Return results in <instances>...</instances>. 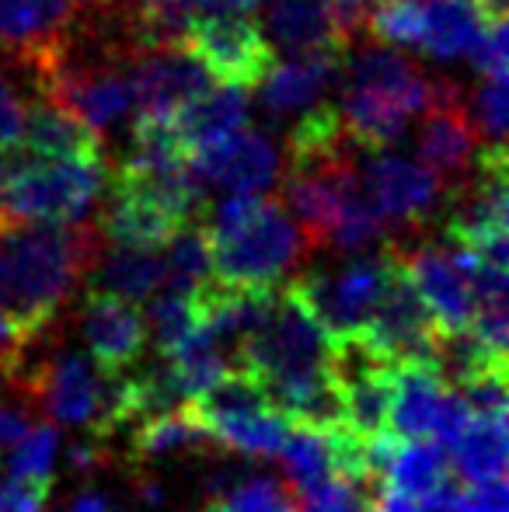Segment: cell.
I'll use <instances>...</instances> for the list:
<instances>
[{
    "instance_id": "obj_1",
    "label": "cell",
    "mask_w": 509,
    "mask_h": 512,
    "mask_svg": "<svg viewBox=\"0 0 509 512\" xmlns=\"http://www.w3.org/2000/svg\"><path fill=\"white\" fill-rule=\"evenodd\" d=\"M102 248L98 227L28 223L0 216V310L39 338L74 290L91 276Z\"/></svg>"
},
{
    "instance_id": "obj_2",
    "label": "cell",
    "mask_w": 509,
    "mask_h": 512,
    "mask_svg": "<svg viewBox=\"0 0 509 512\" xmlns=\"http://www.w3.org/2000/svg\"><path fill=\"white\" fill-rule=\"evenodd\" d=\"M105 185L109 199L98 216V234L119 248L161 251L185 223L203 220L210 209L206 185L192 175L185 157H123Z\"/></svg>"
},
{
    "instance_id": "obj_3",
    "label": "cell",
    "mask_w": 509,
    "mask_h": 512,
    "mask_svg": "<svg viewBox=\"0 0 509 512\" xmlns=\"http://www.w3.org/2000/svg\"><path fill=\"white\" fill-rule=\"evenodd\" d=\"M213 279L245 290H279L293 269L304 262L307 237L276 199L227 196L206 209Z\"/></svg>"
},
{
    "instance_id": "obj_4",
    "label": "cell",
    "mask_w": 509,
    "mask_h": 512,
    "mask_svg": "<svg viewBox=\"0 0 509 512\" xmlns=\"http://www.w3.org/2000/svg\"><path fill=\"white\" fill-rule=\"evenodd\" d=\"M339 119L356 150H387L405 136L408 122L422 115L440 77H426L401 49L370 42L342 56Z\"/></svg>"
},
{
    "instance_id": "obj_5",
    "label": "cell",
    "mask_w": 509,
    "mask_h": 512,
    "mask_svg": "<svg viewBox=\"0 0 509 512\" xmlns=\"http://www.w3.org/2000/svg\"><path fill=\"white\" fill-rule=\"evenodd\" d=\"M105 157H60V161H21L0 199V216L28 223L70 227L88 216L105 192Z\"/></svg>"
},
{
    "instance_id": "obj_6",
    "label": "cell",
    "mask_w": 509,
    "mask_h": 512,
    "mask_svg": "<svg viewBox=\"0 0 509 512\" xmlns=\"http://www.w3.org/2000/svg\"><path fill=\"white\" fill-rule=\"evenodd\" d=\"M203 425L206 439L227 446L245 457L272 460L279 457L286 436H290V422L269 405L262 387L255 384L248 373L227 370L217 384L199 398L185 401Z\"/></svg>"
},
{
    "instance_id": "obj_7",
    "label": "cell",
    "mask_w": 509,
    "mask_h": 512,
    "mask_svg": "<svg viewBox=\"0 0 509 512\" xmlns=\"http://www.w3.org/2000/svg\"><path fill=\"white\" fill-rule=\"evenodd\" d=\"M398 272V255H353L335 272H304L293 279L318 321L328 328L335 342H353L367 331L370 317L381 304L387 283Z\"/></svg>"
},
{
    "instance_id": "obj_8",
    "label": "cell",
    "mask_w": 509,
    "mask_h": 512,
    "mask_svg": "<svg viewBox=\"0 0 509 512\" xmlns=\"http://www.w3.org/2000/svg\"><path fill=\"white\" fill-rule=\"evenodd\" d=\"M182 49L224 88L255 91L276 63V49L255 21L241 14H196L182 32Z\"/></svg>"
},
{
    "instance_id": "obj_9",
    "label": "cell",
    "mask_w": 509,
    "mask_h": 512,
    "mask_svg": "<svg viewBox=\"0 0 509 512\" xmlns=\"http://www.w3.org/2000/svg\"><path fill=\"white\" fill-rule=\"evenodd\" d=\"M353 342L367 345L384 363H412V359H436L440 363L443 335L436 331L433 317H429L422 297L415 293L412 279L401 269V258L398 272L387 283L381 304L370 317L367 331L360 338H353Z\"/></svg>"
},
{
    "instance_id": "obj_10",
    "label": "cell",
    "mask_w": 509,
    "mask_h": 512,
    "mask_svg": "<svg viewBox=\"0 0 509 512\" xmlns=\"http://www.w3.org/2000/svg\"><path fill=\"white\" fill-rule=\"evenodd\" d=\"M360 154V185L384 223L419 227L447 196V185L426 164L387 154V150H360Z\"/></svg>"
},
{
    "instance_id": "obj_11",
    "label": "cell",
    "mask_w": 509,
    "mask_h": 512,
    "mask_svg": "<svg viewBox=\"0 0 509 512\" xmlns=\"http://www.w3.org/2000/svg\"><path fill=\"white\" fill-rule=\"evenodd\" d=\"M415 154H419V164H426L447 189H454V182L461 185L468 178V168L475 164L478 154V129L471 126L468 102L461 98L457 84H436L433 102L422 112Z\"/></svg>"
},
{
    "instance_id": "obj_12",
    "label": "cell",
    "mask_w": 509,
    "mask_h": 512,
    "mask_svg": "<svg viewBox=\"0 0 509 512\" xmlns=\"http://www.w3.org/2000/svg\"><path fill=\"white\" fill-rule=\"evenodd\" d=\"M401 258V269L412 279L415 293L422 297L429 317L443 342L461 335L475 317V293H471L468 272H464L457 251L447 241L440 244H419Z\"/></svg>"
},
{
    "instance_id": "obj_13",
    "label": "cell",
    "mask_w": 509,
    "mask_h": 512,
    "mask_svg": "<svg viewBox=\"0 0 509 512\" xmlns=\"http://www.w3.org/2000/svg\"><path fill=\"white\" fill-rule=\"evenodd\" d=\"M81 21V0H0V56L32 77Z\"/></svg>"
},
{
    "instance_id": "obj_14",
    "label": "cell",
    "mask_w": 509,
    "mask_h": 512,
    "mask_svg": "<svg viewBox=\"0 0 509 512\" xmlns=\"http://www.w3.org/2000/svg\"><path fill=\"white\" fill-rule=\"evenodd\" d=\"M189 168L210 189L231 192V196H255L276 182L279 150L265 133L245 126L189 154Z\"/></svg>"
},
{
    "instance_id": "obj_15",
    "label": "cell",
    "mask_w": 509,
    "mask_h": 512,
    "mask_svg": "<svg viewBox=\"0 0 509 512\" xmlns=\"http://www.w3.org/2000/svg\"><path fill=\"white\" fill-rule=\"evenodd\" d=\"M81 335L91 359L105 373H126L143 359L147 349V317L136 300L91 286L81 304Z\"/></svg>"
},
{
    "instance_id": "obj_16",
    "label": "cell",
    "mask_w": 509,
    "mask_h": 512,
    "mask_svg": "<svg viewBox=\"0 0 509 512\" xmlns=\"http://www.w3.org/2000/svg\"><path fill=\"white\" fill-rule=\"evenodd\" d=\"M210 88V74L182 46H147L133 60V115L175 119L185 102Z\"/></svg>"
},
{
    "instance_id": "obj_17",
    "label": "cell",
    "mask_w": 509,
    "mask_h": 512,
    "mask_svg": "<svg viewBox=\"0 0 509 512\" xmlns=\"http://www.w3.org/2000/svg\"><path fill=\"white\" fill-rule=\"evenodd\" d=\"M339 49H311V53H293L283 63H272L265 81L258 84V105L269 122H286L304 108L318 105L342 74Z\"/></svg>"
},
{
    "instance_id": "obj_18",
    "label": "cell",
    "mask_w": 509,
    "mask_h": 512,
    "mask_svg": "<svg viewBox=\"0 0 509 512\" xmlns=\"http://www.w3.org/2000/svg\"><path fill=\"white\" fill-rule=\"evenodd\" d=\"M447 373L436 359H412L394 363L391 370V401H387V432L401 439L433 436L436 411L447 398Z\"/></svg>"
},
{
    "instance_id": "obj_19",
    "label": "cell",
    "mask_w": 509,
    "mask_h": 512,
    "mask_svg": "<svg viewBox=\"0 0 509 512\" xmlns=\"http://www.w3.org/2000/svg\"><path fill=\"white\" fill-rule=\"evenodd\" d=\"M21 161H60V157H105L102 133L84 126L67 108L46 102H28L21 136L14 143Z\"/></svg>"
},
{
    "instance_id": "obj_20",
    "label": "cell",
    "mask_w": 509,
    "mask_h": 512,
    "mask_svg": "<svg viewBox=\"0 0 509 512\" xmlns=\"http://www.w3.org/2000/svg\"><path fill=\"white\" fill-rule=\"evenodd\" d=\"M248 108H252L248 91L224 88V84H220V88H206L203 95L185 102L175 112L171 126H175V136L185 154H196V150H203V147H210V143L245 129Z\"/></svg>"
},
{
    "instance_id": "obj_21",
    "label": "cell",
    "mask_w": 509,
    "mask_h": 512,
    "mask_svg": "<svg viewBox=\"0 0 509 512\" xmlns=\"http://www.w3.org/2000/svg\"><path fill=\"white\" fill-rule=\"evenodd\" d=\"M262 35L272 49L286 53H311V49H346L339 46V35L332 25L328 0H262Z\"/></svg>"
},
{
    "instance_id": "obj_22",
    "label": "cell",
    "mask_w": 509,
    "mask_h": 512,
    "mask_svg": "<svg viewBox=\"0 0 509 512\" xmlns=\"http://www.w3.org/2000/svg\"><path fill=\"white\" fill-rule=\"evenodd\" d=\"M489 21L492 18L475 4V0H429L419 53L436 63L468 56Z\"/></svg>"
},
{
    "instance_id": "obj_23",
    "label": "cell",
    "mask_w": 509,
    "mask_h": 512,
    "mask_svg": "<svg viewBox=\"0 0 509 512\" xmlns=\"http://www.w3.org/2000/svg\"><path fill=\"white\" fill-rule=\"evenodd\" d=\"M454 467L464 481H506L509 429L506 415H471L468 429L454 443Z\"/></svg>"
},
{
    "instance_id": "obj_24",
    "label": "cell",
    "mask_w": 509,
    "mask_h": 512,
    "mask_svg": "<svg viewBox=\"0 0 509 512\" xmlns=\"http://www.w3.org/2000/svg\"><path fill=\"white\" fill-rule=\"evenodd\" d=\"M91 269H95V286L126 300H147L157 290H164V265L157 251L109 244L105 251L98 248Z\"/></svg>"
},
{
    "instance_id": "obj_25",
    "label": "cell",
    "mask_w": 509,
    "mask_h": 512,
    "mask_svg": "<svg viewBox=\"0 0 509 512\" xmlns=\"http://www.w3.org/2000/svg\"><path fill=\"white\" fill-rule=\"evenodd\" d=\"M203 443H206V432L196 422L189 405L140 418L136 429L129 432V453H133V460H161L178 450H189V446H203Z\"/></svg>"
},
{
    "instance_id": "obj_26",
    "label": "cell",
    "mask_w": 509,
    "mask_h": 512,
    "mask_svg": "<svg viewBox=\"0 0 509 512\" xmlns=\"http://www.w3.org/2000/svg\"><path fill=\"white\" fill-rule=\"evenodd\" d=\"M164 290L168 293H192L199 286H206L213 279V265H210V241H206V227L203 220L185 223L168 244H164Z\"/></svg>"
},
{
    "instance_id": "obj_27",
    "label": "cell",
    "mask_w": 509,
    "mask_h": 512,
    "mask_svg": "<svg viewBox=\"0 0 509 512\" xmlns=\"http://www.w3.org/2000/svg\"><path fill=\"white\" fill-rule=\"evenodd\" d=\"M279 457H283V471H286V481H290L293 495L307 492V488L332 478L328 439H325V432L314 429V425H290V436H286Z\"/></svg>"
},
{
    "instance_id": "obj_28",
    "label": "cell",
    "mask_w": 509,
    "mask_h": 512,
    "mask_svg": "<svg viewBox=\"0 0 509 512\" xmlns=\"http://www.w3.org/2000/svg\"><path fill=\"white\" fill-rule=\"evenodd\" d=\"M56 429L53 425H28L11 446V478L25 485L53 492V464H56Z\"/></svg>"
},
{
    "instance_id": "obj_29",
    "label": "cell",
    "mask_w": 509,
    "mask_h": 512,
    "mask_svg": "<svg viewBox=\"0 0 509 512\" xmlns=\"http://www.w3.org/2000/svg\"><path fill=\"white\" fill-rule=\"evenodd\" d=\"M196 328H199L196 307H192V297H185V293L164 290L147 314V335H154V345H157V352H161V359H168Z\"/></svg>"
},
{
    "instance_id": "obj_30",
    "label": "cell",
    "mask_w": 509,
    "mask_h": 512,
    "mask_svg": "<svg viewBox=\"0 0 509 512\" xmlns=\"http://www.w3.org/2000/svg\"><path fill=\"white\" fill-rule=\"evenodd\" d=\"M422 28H426V4H419V0H381V7L370 18L367 35L394 49H419Z\"/></svg>"
},
{
    "instance_id": "obj_31",
    "label": "cell",
    "mask_w": 509,
    "mask_h": 512,
    "mask_svg": "<svg viewBox=\"0 0 509 512\" xmlns=\"http://www.w3.org/2000/svg\"><path fill=\"white\" fill-rule=\"evenodd\" d=\"M220 512H297V495L272 478H252L227 495Z\"/></svg>"
},
{
    "instance_id": "obj_32",
    "label": "cell",
    "mask_w": 509,
    "mask_h": 512,
    "mask_svg": "<svg viewBox=\"0 0 509 512\" xmlns=\"http://www.w3.org/2000/svg\"><path fill=\"white\" fill-rule=\"evenodd\" d=\"M471 126L489 143H503L506 136V77H482L468 105Z\"/></svg>"
},
{
    "instance_id": "obj_33",
    "label": "cell",
    "mask_w": 509,
    "mask_h": 512,
    "mask_svg": "<svg viewBox=\"0 0 509 512\" xmlns=\"http://www.w3.org/2000/svg\"><path fill=\"white\" fill-rule=\"evenodd\" d=\"M367 509V495L360 492V485L349 481L328 478L321 485L300 492L297 512H363Z\"/></svg>"
},
{
    "instance_id": "obj_34",
    "label": "cell",
    "mask_w": 509,
    "mask_h": 512,
    "mask_svg": "<svg viewBox=\"0 0 509 512\" xmlns=\"http://www.w3.org/2000/svg\"><path fill=\"white\" fill-rule=\"evenodd\" d=\"M328 7H332V25L335 35H339V46L353 49L356 42L367 39L370 18L381 7V0H328Z\"/></svg>"
},
{
    "instance_id": "obj_35",
    "label": "cell",
    "mask_w": 509,
    "mask_h": 512,
    "mask_svg": "<svg viewBox=\"0 0 509 512\" xmlns=\"http://www.w3.org/2000/svg\"><path fill=\"white\" fill-rule=\"evenodd\" d=\"M506 18L499 21H489L485 32L478 35L475 49H471V63L482 77H506V63H509V53H506Z\"/></svg>"
},
{
    "instance_id": "obj_36",
    "label": "cell",
    "mask_w": 509,
    "mask_h": 512,
    "mask_svg": "<svg viewBox=\"0 0 509 512\" xmlns=\"http://www.w3.org/2000/svg\"><path fill=\"white\" fill-rule=\"evenodd\" d=\"M35 342V335H28L21 324H14L11 317L0 310V373H11L18 377L21 366H25L28 345Z\"/></svg>"
},
{
    "instance_id": "obj_37",
    "label": "cell",
    "mask_w": 509,
    "mask_h": 512,
    "mask_svg": "<svg viewBox=\"0 0 509 512\" xmlns=\"http://www.w3.org/2000/svg\"><path fill=\"white\" fill-rule=\"evenodd\" d=\"M454 512H509L506 481H478L454 495Z\"/></svg>"
},
{
    "instance_id": "obj_38",
    "label": "cell",
    "mask_w": 509,
    "mask_h": 512,
    "mask_svg": "<svg viewBox=\"0 0 509 512\" xmlns=\"http://www.w3.org/2000/svg\"><path fill=\"white\" fill-rule=\"evenodd\" d=\"M25 98L14 91V84L0 74V147H14L25 122Z\"/></svg>"
},
{
    "instance_id": "obj_39",
    "label": "cell",
    "mask_w": 509,
    "mask_h": 512,
    "mask_svg": "<svg viewBox=\"0 0 509 512\" xmlns=\"http://www.w3.org/2000/svg\"><path fill=\"white\" fill-rule=\"evenodd\" d=\"M46 488L25 485V481H4L0 485V512H46Z\"/></svg>"
},
{
    "instance_id": "obj_40",
    "label": "cell",
    "mask_w": 509,
    "mask_h": 512,
    "mask_svg": "<svg viewBox=\"0 0 509 512\" xmlns=\"http://www.w3.org/2000/svg\"><path fill=\"white\" fill-rule=\"evenodd\" d=\"M363 512H419V495L398 492L384 481L381 485L374 481V492H367V509Z\"/></svg>"
},
{
    "instance_id": "obj_41",
    "label": "cell",
    "mask_w": 509,
    "mask_h": 512,
    "mask_svg": "<svg viewBox=\"0 0 509 512\" xmlns=\"http://www.w3.org/2000/svg\"><path fill=\"white\" fill-rule=\"evenodd\" d=\"M28 429V418L21 408L14 405H4L0 401V450H11L14 443H18V436Z\"/></svg>"
},
{
    "instance_id": "obj_42",
    "label": "cell",
    "mask_w": 509,
    "mask_h": 512,
    "mask_svg": "<svg viewBox=\"0 0 509 512\" xmlns=\"http://www.w3.org/2000/svg\"><path fill=\"white\" fill-rule=\"evenodd\" d=\"M192 14H248L262 0H189Z\"/></svg>"
},
{
    "instance_id": "obj_43",
    "label": "cell",
    "mask_w": 509,
    "mask_h": 512,
    "mask_svg": "<svg viewBox=\"0 0 509 512\" xmlns=\"http://www.w3.org/2000/svg\"><path fill=\"white\" fill-rule=\"evenodd\" d=\"M102 457H105V450L95 443H77L74 450H70V464H74L77 471H91V467L102 464Z\"/></svg>"
},
{
    "instance_id": "obj_44",
    "label": "cell",
    "mask_w": 509,
    "mask_h": 512,
    "mask_svg": "<svg viewBox=\"0 0 509 512\" xmlns=\"http://www.w3.org/2000/svg\"><path fill=\"white\" fill-rule=\"evenodd\" d=\"M419 512H454V492L443 485L429 495H419Z\"/></svg>"
},
{
    "instance_id": "obj_45",
    "label": "cell",
    "mask_w": 509,
    "mask_h": 512,
    "mask_svg": "<svg viewBox=\"0 0 509 512\" xmlns=\"http://www.w3.org/2000/svg\"><path fill=\"white\" fill-rule=\"evenodd\" d=\"M70 512H112V502L102 492H81L70 502Z\"/></svg>"
},
{
    "instance_id": "obj_46",
    "label": "cell",
    "mask_w": 509,
    "mask_h": 512,
    "mask_svg": "<svg viewBox=\"0 0 509 512\" xmlns=\"http://www.w3.org/2000/svg\"><path fill=\"white\" fill-rule=\"evenodd\" d=\"M18 164H21L18 150L0 147V199H4V189H7V182H11V175H14V168H18Z\"/></svg>"
},
{
    "instance_id": "obj_47",
    "label": "cell",
    "mask_w": 509,
    "mask_h": 512,
    "mask_svg": "<svg viewBox=\"0 0 509 512\" xmlns=\"http://www.w3.org/2000/svg\"><path fill=\"white\" fill-rule=\"evenodd\" d=\"M478 7H482L485 14H489L492 21L496 18H506V7H509V0H475Z\"/></svg>"
},
{
    "instance_id": "obj_48",
    "label": "cell",
    "mask_w": 509,
    "mask_h": 512,
    "mask_svg": "<svg viewBox=\"0 0 509 512\" xmlns=\"http://www.w3.org/2000/svg\"><path fill=\"white\" fill-rule=\"evenodd\" d=\"M143 499L154 502V506H161V488H157L154 481H150V485H143Z\"/></svg>"
},
{
    "instance_id": "obj_49",
    "label": "cell",
    "mask_w": 509,
    "mask_h": 512,
    "mask_svg": "<svg viewBox=\"0 0 509 512\" xmlns=\"http://www.w3.org/2000/svg\"><path fill=\"white\" fill-rule=\"evenodd\" d=\"M206 512H220V509H206Z\"/></svg>"
}]
</instances>
